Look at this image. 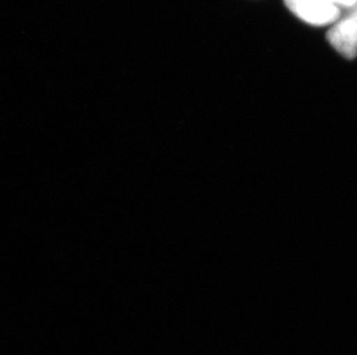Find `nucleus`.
<instances>
[{
	"instance_id": "1",
	"label": "nucleus",
	"mask_w": 357,
	"mask_h": 355,
	"mask_svg": "<svg viewBox=\"0 0 357 355\" xmlns=\"http://www.w3.org/2000/svg\"><path fill=\"white\" fill-rule=\"evenodd\" d=\"M284 5L301 20L314 26H326L341 17L340 7L330 0H284Z\"/></svg>"
},
{
	"instance_id": "2",
	"label": "nucleus",
	"mask_w": 357,
	"mask_h": 355,
	"mask_svg": "<svg viewBox=\"0 0 357 355\" xmlns=\"http://www.w3.org/2000/svg\"><path fill=\"white\" fill-rule=\"evenodd\" d=\"M326 38L331 45L347 59L357 56V21L351 17H342L330 31Z\"/></svg>"
},
{
	"instance_id": "3",
	"label": "nucleus",
	"mask_w": 357,
	"mask_h": 355,
	"mask_svg": "<svg viewBox=\"0 0 357 355\" xmlns=\"http://www.w3.org/2000/svg\"><path fill=\"white\" fill-rule=\"evenodd\" d=\"M332 3H335L337 6L342 7V8H348L353 6L357 3V0H330Z\"/></svg>"
},
{
	"instance_id": "4",
	"label": "nucleus",
	"mask_w": 357,
	"mask_h": 355,
	"mask_svg": "<svg viewBox=\"0 0 357 355\" xmlns=\"http://www.w3.org/2000/svg\"><path fill=\"white\" fill-rule=\"evenodd\" d=\"M344 10H346L344 17H351L353 20L357 21V3L353 5V6L344 8Z\"/></svg>"
}]
</instances>
